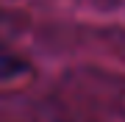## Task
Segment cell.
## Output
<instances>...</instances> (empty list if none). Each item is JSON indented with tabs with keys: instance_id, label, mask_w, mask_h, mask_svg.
<instances>
[{
	"instance_id": "obj_1",
	"label": "cell",
	"mask_w": 125,
	"mask_h": 122,
	"mask_svg": "<svg viewBox=\"0 0 125 122\" xmlns=\"http://www.w3.org/2000/svg\"><path fill=\"white\" fill-rule=\"evenodd\" d=\"M28 64L20 58L17 53H11V50L0 47V81H9V78H17L25 72Z\"/></svg>"
}]
</instances>
